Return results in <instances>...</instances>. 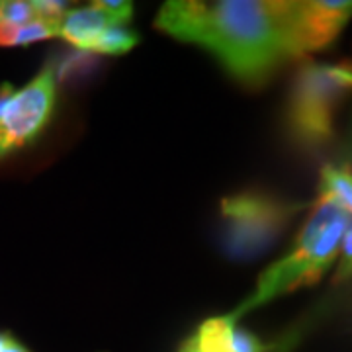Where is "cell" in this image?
<instances>
[{"label":"cell","instance_id":"cell-1","mask_svg":"<svg viewBox=\"0 0 352 352\" xmlns=\"http://www.w3.org/2000/svg\"><path fill=\"white\" fill-rule=\"evenodd\" d=\"M155 25L212 53L245 87H261L280 67L303 57L294 0H168Z\"/></svg>","mask_w":352,"mask_h":352},{"label":"cell","instance_id":"cell-2","mask_svg":"<svg viewBox=\"0 0 352 352\" xmlns=\"http://www.w3.org/2000/svg\"><path fill=\"white\" fill-rule=\"evenodd\" d=\"M349 219L351 214L344 212L339 204L327 196H319L314 201L311 214L300 229L294 247L286 256L264 270L254 292L233 315L241 319L245 314L274 302L286 294L317 284L333 264L339 263L340 241Z\"/></svg>","mask_w":352,"mask_h":352},{"label":"cell","instance_id":"cell-3","mask_svg":"<svg viewBox=\"0 0 352 352\" xmlns=\"http://www.w3.org/2000/svg\"><path fill=\"white\" fill-rule=\"evenodd\" d=\"M352 92V65L303 63L289 90L286 126L294 143L307 151L327 145L335 133V118Z\"/></svg>","mask_w":352,"mask_h":352},{"label":"cell","instance_id":"cell-4","mask_svg":"<svg viewBox=\"0 0 352 352\" xmlns=\"http://www.w3.org/2000/svg\"><path fill=\"white\" fill-rule=\"evenodd\" d=\"M305 208L264 192H243L221 200V245L227 256L252 261L268 251L292 217Z\"/></svg>","mask_w":352,"mask_h":352},{"label":"cell","instance_id":"cell-5","mask_svg":"<svg viewBox=\"0 0 352 352\" xmlns=\"http://www.w3.org/2000/svg\"><path fill=\"white\" fill-rule=\"evenodd\" d=\"M57 102L55 67L47 63L25 87L16 90L0 113V159L32 145L51 122Z\"/></svg>","mask_w":352,"mask_h":352},{"label":"cell","instance_id":"cell-6","mask_svg":"<svg viewBox=\"0 0 352 352\" xmlns=\"http://www.w3.org/2000/svg\"><path fill=\"white\" fill-rule=\"evenodd\" d=\"M352 18V0H298L302 55L327 50Z\"/></svg>","mask_w":352,"mask_h":352},{"label":"cell","instance_id":"cell-7","mask_svg":"<svg viewBox=\"0 0 352 352\" xmlns=\"http://www.w3.org/2000/svg\"><path fill=\"white\" fill-rule=\"evenodd\" d=\"M268 346L254 333L239 325L233 311L204 319L180 342L178 352H266Z\"/></svg>","mask_w":352,"mask_h":352},{"label":"cell","instance_id":"cell-8","mask_svg":"<svg viewBox=\"0 0 352 352\" xmlns=\"http://www.w3.org/2000/svg\"><path fill=\"white\" fill-rule=\"evenodd\" d=\"M112 25H124L100 2H92L85 8H71L59 22V38L78 51H92L94 43Z\"/></svg>","mask_w":352,"mask_h":352},{"label":"cell","instance_id":"cell-9","mask_svg":"<svg viewBox=\"0 0 352 352\" xmlns=\"http://www.w3.org/2000/svg\"><path fill=\"white\" fill-rule=\"evenodd\" d=\"M319 196H327L352 215V166L325 164L319 175Z\"/></svg>","mask_w":352,"mask_h":352},{"label":"cell","instance_id":"cell-10","mask_svg":"<svg viewBox=\"0 0 352 352\" xmlns=\"http://www.w3.org/2000/svg\"><path fill=\"white\" fill-rule=\"evenodd\" d=\"M59 22L61 20L38 18L25 25L0 24V47H18L43 39L59 38Z\"/></svg>","mask_w":352,"mask_h":352},{"label":"cell","instance_id":"cell-11","mask_svg":"<svg viewBox=\"0 0 352 352\" xmlns=\"http://www.w3.org/2000/svg\"><path fill=\"white\" fill-rule=\"evenodd\" d=\"M139 43V34L127 25H112L108 28L100 39L94 43L90 53L94 55H124Z\"/></svg>","mask_w":352,"mask_h":352},{"label":"cell","instance_id":"cell-12","mask_svg":"<svg viewBox=\"0 0 352 352\" xmlns=\"http://www.w3.org/2000/svg\"><path fill=\"white\" fill-rule=\"evenodd\" d=\"M96 67V55L88 53V51L75 50L63 57V61L55 67V76H59L61 80H71L80 75H87Z\"/></svg>","mask_w":352,"mask_h":352},{"label":"cell","instance_id":"cell-13","mask_svg":"<svg viewBox=\"0 0 352 352\" xmlns=\"http://www.w3.org/2000/svg\"><path fill=\"white\" fill-rule=\"evenodd\" d=\"M38 20L32 2L25 0H0V24L25 25Z\"/></svg>","mask_w":352,"mask_h":352},{"label":"cell","instance_id":"cell-14","mask_svg":"<svg viewBox=\"0 0 352 352\" xmlns=\"http://www.w3.org/2000/svg\"><path fill=\"white\" fill-rule=\"evenodd\" d=\"M352 276V215L349 219V226L344 229V235L340 241V252H339V266L335 272V282H344Z\"/></svg>","mask_w":352,"mask_h":352},{"label":"cell","instance_id":"cell-15","mask_svg":"<svg viewBox=\"0 0 352 352\" xmlns=\"http://www.w3.org/2000/svg\"><path fill=\"white\" fill-rule=\"evenodd\" d=\"M32 6L38 14V18H43V20H61L65 14L71 10V4L61 2V0H32Z\"/></svg>","mask_w":352,"mask_h":352},{"label":"cell","instance_id":"cell-16","mask_svg":"<svg viewBox=\"0 0 352 352\" xmlns=\"http://www.w3.org/2000/svg\"><path fill=\"white\" fill-rule=\"evenodd\" d=\"M0 352H30L10 333H0Z\"/></svg>","mask_w":352,"mask_h":352},{"label":"cell","instance_id":"cell-17","mask_svg":"<svg viewBox=\"0 0 352 352\" xmlns=\"http://www.w3.org/2000/svg\"><path fill=\"white\" fill-rule=\"evenodd\" d=\"M14 92H16V90H14L12 85H8V82L0 85V113H2V110L6 108V104H8V100L12 98Z\"/></svg>","mask_w":352,"mask_h":352}]
</instances>
